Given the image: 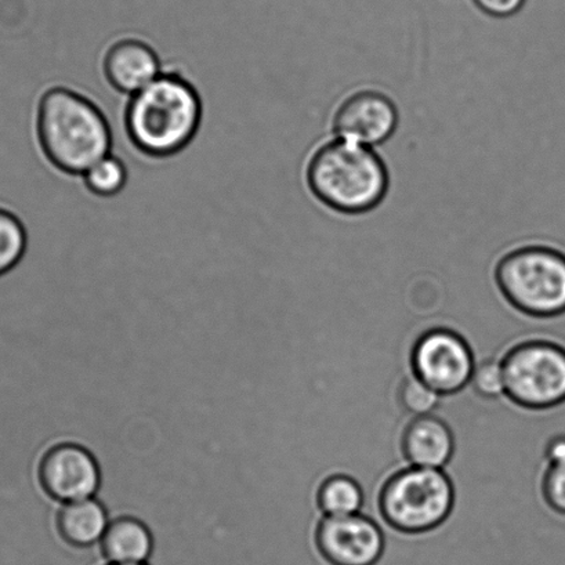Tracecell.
<instances>
[{
	"label": "cell",
	"mask_w": 565,
	"mask_h": 565,
	"mask_svg": "<svg viewBox=\"0 0 565 565\" xmlns=\"http://www.w3.org/2000/svg\"><path fill=\"white\" fill-rule=\"evenodd\" d=\"M199 92L175 74H161L131 96L125 126L131 142L147 156L164 158L184 150L200 129Z\"/></svg>",
	"instance_id": "obj_2"
},
{
	"label": "cell",
	"mask_w": 565,
	"mask_h": 565,
	"mask_svg": "<svg viewBox=\"0 0 565 565\" xmlns=\"http://www.w3.org/2000/svg\"><path fill=\"white\" fill-rule=\"evenodd\" d=\"M40 477L47 495L62 503L96 498L102 486L96 458L76 444L52 448L42 460Z\"/></svg>",
	"instance_id": "obj_10"
},
{
	"label": "cell",
	"mask_w": 565,
	"mask_h": 565,
	"mask_svg": "<svg viewBox=\"0 0 565 565\" xmlns=\"http://www.w3.org/2000/svg\"><path fill=\"white\" fill-rule=\"evenodd\" d=\"M311 194L342 215H364L385 201L391 175L373 148L342 139L331 140L312 153L306 172Z\"/></svg>",
	"instance_id": "obj_1"
},
{
	"label": "cell",
	"mask_w": 565,
	"mask_h": 565,
	"mask_svg": "<svg viewBox=\"0 0 565 565\" xmlns=\"http://www.w3.org/2000/svg\"><path fill=\"white\" fill-rule=\"evenodd\" d=\"M100 546L109 564H147L152 556L153 537L140 520L119 518L109 523Z\"/></svg>",
	"instance_id": "obj_13"
},
{
	"label": "cell",
	"mask_w": 565,
	"mask_h": 565,
	"mask_svg": "<svg viewBox=\"0 0 565 565\" xmlns=\"http://www.w3.org/2000/svg\"><path fill=\"white\" fill-rule=\"evenodd\" d=\"M402 449L409 466L443 469L454 457V433L436 415L416 416L405 427Z\"/></svg>",
	"instance_id": "obj_12"
},
{
	"label": "cell",
	"mask_w": 565,
	"mask_h": 565,
	"mask_svg": "<svg viewBox=\"0 0 565 565\" xmlns=\"http://www.w3.org/2000/svg\"><path fill=\"white\" fill-rule=\"evenodd\" d=\"M542 497L548 509L565 518V459L546 465L542 476Z\"/></svg>",
	"instance_id": "obj_20"
},
{
	"label": "cell",
	"mask_w": 565,
	"mask_h": 565,
	"mask_svg": "<svg viewBox=\"0 0 565 565\" xmlns=\"http://www.w3.org/2000/svg\"><path fill=\"white\" fill-rule=\"evenodd\" d=\"M499 292L514 310L537 320L565 316V254L548 244L519 246L495 267Z\"/></svg>",
	"instance_id": "obj_4"
},
{
	"label": "cell",
	"mask_w": 565,
	"mask_h": 565,
	"mask_svg": "<svg viewBox=\"0 0 565 565\" xmlns=\"http://www.w3.org/2000/svg\"><path fill=\"white\" fill-rule=\"evenodd\" d=\"M104 71L115 89L134 96L161 75V64L150 45L128 38L108 49Z\"/></svg>",
	"instance_id": "obj_11"
},
{
	"label": "cell",
	"mask_w": 565,
	"mask_h": 565,
	"mask_svg": "<svg viewBox=\"0 0 565 565\" xmlns=\"http://www.w3.org/2000/svg\"><path fill=\"white\" fill-rule=\"evenodd\" d=\"M504 396L519 407L547 411L565 405V348L547 339L513 345L503 355Z\"/></svg>",
	"instance_id": "obj_6"
},
{
	"label": "cell",
	"mask_w": 565,
	"mask_h": 565,
	"mask_svg": "<svg viewBox=\"0 0 565 565\" xmlns=\"http://www.w3.org/2000/svg\"><path fill=\"white\" fill-rule=\"evenodd\" d=\"M470 383L482 398L495 399L504 396L502 361L488 359L476 364Z\"/></svg>",
	"instance_id": "obj_19"
},
{
	"label": "cell",
	"mask_w": 565,
	"mask_h": 565,
	"mask_svg": "<svg viewBox=\"0 0 565 565\" xmlns=\"http://www.w3.org/2000/svg\"><path fill=\"white\" fill-rule=\"evenodd\" d=\"M482 12L492 18H510L523 9L525 0H475Z\"/></svg>",
	"instance_id": "obj_21"
},
{
	"label": "cell",
	"mask_w": 565,
	"mask_h": 565,
	"mask_svg": "<svg viewBox=\"0 0 565 565\" xmlns=\"http://www.w3.org/2000/svg\"><path fill=\"white\" fill-rule=\"evenodd\" d=\"M441 396L418 377H404L398 387V403L408 414L416 416L431 415L440 404Z\"/></svg>",
	"instance_id": "obj_18"
},
{
	"label": "cell",
	"mask_w": 565,
	"mask_h": 565,
	"mask_svg": "<svg viewBox=\"0 0 565 565\" xmlns=\"http://www.w3.org/2000/svg\"><path fill=\"white\" fill-rule=\"evenodd\" d=\"M38 137L54 167L85 174L111 150V130L95 104L67 87H53L41 98Z\"/></svg>",
	"instance_id": "obj_3"
},
{
	"label": "cell",
	"mask_w": 565,
	"mask_h": 565,
	"mask_svg": "<svg viewBox=\"0 0 565 565\" xmlns=\"http://www.w3.org/2000/svg\"><path fill=\"white\" fill-rule=\"evenodd\" d=\"M109 515L96 498L64 503L58 514V530L70 545L92 547L102 542Z\"/></svg>",
	"instance_id": "obj_14"
},
{
	"label": "cell",
	"mask_w": 565,
	"mask_h": 565,
	"mask_svg": "<svg viewBox=\"0 0 565 565\" xmlns=\"http://www.w3.org/2000/svg\"><path fill=\"white\" fill-rule=\"evenodd\" d=\"M108 565H148V564H108Z\"/></svg>",
	"instance_id": "obj_22"
},
{
	"label": "cell",
	"mask_w": 565,
	"mask_h": 565,
	"mask_svg": "<svg viewBox=\"0 0 565 565\" xmlns=\"http://www.w3.org/2000/svg\"><path fill=\"white\" fill-rule=\"evenodd\" d=\"M454 504L455 488L443 469L416 466L388 477L377 498L386 524L409 535L436 530L449 518Z\"/></svg>",
	"instance_id": "obj_5"
},
{
	"label": "cell",
	"mask_w": 565,
	"mask_h": 565,
	"mask_svg": "<svg viewBox=\"0 0 565 565\" xmlns=\"http://www.w3.org/2000/svg\"><path fill=\"white\" fill-rule=\"evenodd\" d=\"M413 375L440 396H452L468 385L476 366L473 351L462 334L448 328L422 333L411 350Z\"/></svg>",
	"instance_id": "obj_7"
},
{
	"label": "cell",
	"mask_w": 565,
	"mask_h": 565,
	"mask_svg": "<svg viewBox=\"0 0 565 565\" xmlns=\"http://www.w3.org/2000/svg\"><path fill=\"white\" fill-rule=\"evenodd\" d=\"M26 250V232L12 212L0 210V277L12 271Z\"/></svg>",
	"instance_id": "obj_16"
},
{
	"label": "cell",
	"mask_w": 565,
	"mask_h": 565,
	"mask_svg": "<svg viewBox=\"0 0 565 565\" xmlns=\"http://www.w3.org/2000/svg\"><path fill=\"white\" fill-rule=\"evenodd\" d=\"M84 175L87 189L98 196L117 195L128 181L125 164L113 156L100 159Z\"/></svg>",
	"instance_id": "obj_17"
},
{
	"label": "cell",
	"mask_w": 565,
	"mask_h": 565,
	"mask_svg": "<svg viewBox=\"0 0 565 565\" xmlns=\"http://www.w3.org/2000/svg\"><path fill=\"white\" fill-rule=\"evenodd\" d=\"M398 119L397 106L391 97L380 90L364 89L340 103L332 128L338 139L373 148L396 134Z\"/></svg>",
	"instance_id": "obj_9"
},
{
	"label": "cell",
	"mask_w": 565,
	"mask_h": 565,
	"mask_svg": "<svg viewBox=\"0 0 565 565\" xmlns=\"http://www.w3.org/2000/svg\"><path fill=\"white\" fill-rule=\"evenodd\" d=\"M318 510L327 518H343L360 513L364 504V491L353 477L332 475L326 477L316 492Z\"/></svg>",
	"instance_id": "obj_15"
},
{
	"label": "cell",
	"mask_w": 565,
	"mask_h": 565,
	"mask_svg": "<svg viewBox=\"0 0 565 565\" xmlns=\"http://www.w3.org/2000/svg\"><path fill=\"white\" fill-rule=\"evenodd\" d=\"M315 545L331 565H375L385 551V536L375 521L360 513L323 515L316 525Z\"/></svg>",
	"instance_id": "obj_8"
}]
</instances>
